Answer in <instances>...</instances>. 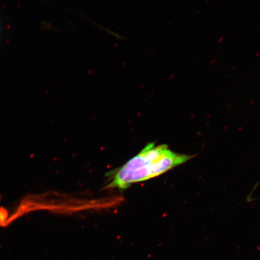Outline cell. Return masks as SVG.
<instances>
[{
	"mask_svg": "<svg viewBox=\"0 0 260 260\" xmlns=\"http://www.w3.org/2000/svg\"><path fill=\"white\" fill-rule=\"evenodd\" d=\"M193 157L172 151L167 145L150 143L114 172L107 187L126 189L133 184L160 176Z\"/></svg>",
	"mask_w": 260,
	"mask_h": 260,
	"instance_id": "obj_1",
	"label": "cell"
}]
</instances>
